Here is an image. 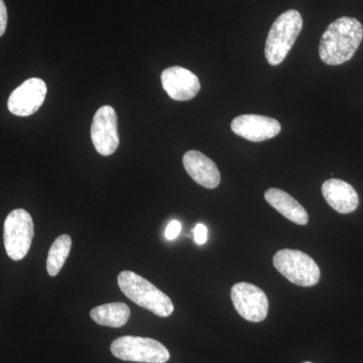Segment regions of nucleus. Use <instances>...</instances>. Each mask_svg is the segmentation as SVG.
<instances>
[{"label": "nucleus", "mask_w": 363, "mask_h": 363, "mask_svg": "<svg viewBox=\"0 0 363 363\" xmlns=\"http://www.w3.org/2000/svg\"><path fill=\"white\" fill-rule=\"evenodd\" d=\"M303 28V18L296 9H290L272 23L267 35L264 54L269 65L283 63L298 39Z\"/></svg>", "instance_id": "3"}, {"label": "nucleus", "mask_w": 363, "mask_h": 363, "mask_svg": "<svg viewBox=\"0 0 363 363\" xmlns=\"http://www.w3.org/2000/svg\"><path fill=\"white\" fill-rule=\"evenodd\" d=\"M47 92V85L42 79H28L9 96L7 102L9 111L16 116H32L44 104Z\"/></svg>", "instance_id": "9"}, {"label": "nucleus", "mask_w": 363, "mask_h": 363, "mask_svg": "<svg viewBox=\"0 0 363 363\" xmlns=\"http://www.w3.org/2000/svg\"><path fill=\"white\" fill-rule=\"evenodd\" d=\"M304 363H312V362H304Z\"/></svg>", "instance_id": "20"}, {"label": "nucleus", "mask_w": 363, "mask_h": 363, "mask_svg": "<svg viewBox=\"0 0 363 363\" xmlns=\"http://www.w3.org/2000/svg\"><path fill=\"white\" fill-rule=\"evenodd\" d=\"M90 317L93 321L102 326L121 328L130 320V309L124 303H109L93 308Z\"/></svg>", "instance_id": "15"}, {"label": "nucleus", "mask_w": 363, "mask_h": 363, "mask_svg": "<svg viewBox=\"0 0 363 363\" xmlns=\"http://www.w3.org/2000/svg\"><path fill=\"white\" fill-rule=\"evenodd\" d=\"M181 223L178 220H173L169 222L168 227L166 229V238L169 240H174L178 238L179 234L181 233Z\"/></svg>", "instance_id": "18"}, {"label": "nucleus", "mask_w": 363, "mask_h": 363, "mask_svg": "<svg viewBox=\"0 0 363 363\" xmlns=\"http://www.w3.org/2000/svg\"><path fill=\"white\" fill-rule=\"evenodd\" d=\"M71 247L72 240L70 236L67 235V234L60 235L52 242L47 259V271L50 276L56 277L61 271L67 259H68Z\"/></svg>", "instance_id": "16"}, {"label": "nucleus", "mask_w": 363, "mask_h": 363, "mask_svg": "<svg viewBox=\"0 0 363 363\" xmlns=\"http://www.w3.org/2000/svg\"><path fill=\"white\" fill-rule=\"evenodd\" d=\"M112 354L124 362L166 363L169 350L159 341L138 336H123L111 343Z\"/></svg>", "instance_id": "4"}, {"label": "nucleus", "mask_w": 363, "mask_h": 363, "mask_svg": "<svg viewBox=\"0 0 363 363\" xmlns=\"http://www.w3.org/2000/svg\"><path fill=\"white\" fill-rule=\"evenodd\" d=\"M274 266L295 285L313 286L320 279V269L315 260L300 250H279L274 257Z\"/></svg>", "instance_id": "5"}, {"label": "nucleus", "mask_w": 363, "mask_h": 363, "mask_svg": "<svg viewBox=\"0 0 363 363\" xmlns=\"http://www.w3.org/2000/svg\"><path fill=\"white\" fill-rule=\"evenodd\" d=\"M7 26V11L4 0H0V37L6 33Z\"/></svg>", "instance_id": "19"}, {"label": "nucleus", "mask_w": 363, "mask_h": 363, "mask_svg": "<svg viewBox=\"0 0 363 363\" xmlns=\"http://www.w3.org/2000/svg\"><path fill=\"white\" fill-rule=\"evenodd\" d=\"M231 300L236 311L250 322L264 321L269 313V300L259 286L252 284L238 283L231 289Z\"/></svg>", "instance_id": "7"}, {"label": "nucleus", "mask_w": 363, "mask_h": 363, "mask_svg": "<svg viewBox=\"0 0 363 363\" xmlns=\"http://www.w3.org/2000/svg\"><path fill=\"white\" fill-rule=\"evenodd\" d=\"M162 85L172 99L188 101L199 93V79L193 72L182 67H169L162 73Z\"/></svg>", "instance_id": "11"}, {"label": "nucleus", "mask_w": 363, "mask_h": 363, "mask_svg": "<svg viewBox=\"0 0 363 363\" xmlns=\"http://www.w3.org/2000/svg\"><path fill=\"white\" fill-rule=\"evenodd\" d=\"M264 198L272 207L294 223L306 225L309 222V215L305 208L285 191L277 188L269 189L264 193Z\"/></svg>", "instance_id": "14"}, {"label": "nucleus", "mask_w": 363, "mask_h": 363, "mask_svg": "<svg viewBox=\"0 0 363 363\" xmlns=\"http://www.w3.org/2000/svg\"><path fill=\"white\" fill-rule=\"evenodd\" d=\"M231 130L250 142L260 143L278 135L281 126L277 119L269 116L243 114L233 119Z\"/></svg>", "instance_id": "10"}, {"label": "nucleus", "mask_w": 363, "mask_h": 363, "mask_svg": "<svg viewBox=\"0 0 363 363\" xmlns=\"http://www.w3.org/2000/svg\"><path fill=\"white\" fill-rule=\"evenodd\" d=\"M194 238L197 245H204L208 240V229L204 224H197L194 228Z\"/></svg>", "instance_id": "17"}, {"label": "nucleus", "mask_w": 363, "mask_h": 363, "mask_svg": "<svg viewBox=\"0 0 363 363\" xmlns=\"http://www.w3.org/2000/svg\"><path fill=\"white\" fill-rule=\"evenodd\" d=\"M91 140L95 150L102 156L114 154L119 145L118 121L116 112L109 105L100 107L93 117Z\"/></svg>", "instance_id": "8"}, {"label": "nucleus", "mask_w": 363, "mask_h": 363, "mask_svg": "<svg viewBox=\"0 0 363 363\" xmlns=\"http://www.w3.org/2000/svg\"><path fill=\"white\" fill-rule=\"evenodd\" d=\"M183 164L189 176L202 187L214 189L220 184V172L216 164L201 152L189 150L184 155Z\"/></svg>", "instance_id": "12"}, {"label": "nucleus", "mask_w": 363, "mask_h": 363, "mask_svg": "<svg viewBox=\"0 0 363 363\" xmlns=\"http://www.w3.org/2000/svg\"><path fill=\"white\" fill-rule=\"evenodd\" d=\"M363 40V26L357 18L343 16L326 28L319 45L320 58L327 65H342L350 61Z\"/></svg>", "instance_id": "1"}, {"label": "nucleus", "mask_w": 363, "mask_h": 363, "mask_svg": "<svg viewBox=\"0 0 363 363\" xmlns=\"http://www.w3.org/2000/svg\"><path fill=\"white\" fill-rule=\"evenodd\" d=\"M117 281L121 292L126 297L157 316L169 317L174 312V304L171 298L135 272H121Z\"/></svg>", "instance_id": "2"}, {"label": "nucleus", "mask_w": 363, "mask_h": 363, "mask_svg": "<svg viewBox=\"0 0 363 363\" xmlns=\"http://www.w3.org/2000/svg\"><path fill=\"white\" fill-rule=\"evenodd\" d=\"M35 234L32 216L25 209H16L4 221V240L7 255L21 260L30 250Z\"/></svg>", "instance_id": "6"}, {"label": "nucleus", "mask_w": 363, "mask_h": 363, "mask_svg": "<svg viewBox=\"0 0 363 363\" xmlns=\"http://www.w3.org/2000/svg\"><path fill=\"white\" fill-rule=\"evenodd\" d=\"M325 200L335 211L348 214L355 211L359 205V198L355 189L339 179H330L322 185Z\"/></svg>", "instance_id": "13"}]
</instances>
